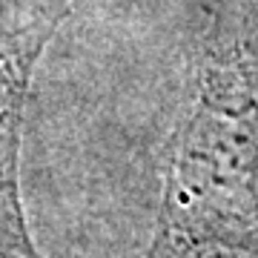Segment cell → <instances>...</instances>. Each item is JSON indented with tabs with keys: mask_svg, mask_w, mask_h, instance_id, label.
<instances>
[{
	"mask_svg": "<svg viewBox=\"0 0 258 258\" xmlns=\"http://www.w3.org/2000/svg\"><path fill=\"white\" fill-rule=\"evenodd\" d=\"M258 129L235 103L230 78L207 69L201 98L166 166V186L147 258H207L218 247H252V164Z\"/></svg>",
	"mask_w": 258,
	"mask_h": 258,
	"instance_id": "obj_1",
	"label": "cell"
},
{
	"mask_svg": "<svg viewBox=\"0 0 258 258\" xmlns=\"http://www.w3.org/2000/svg\"><path fill=\"white\" fill-rule=\"evenodd\" d=\"M43 43V29L23 32L9 43H0V258H40L23 218L18 158L23 101Z\"/></svg>",
	"mask_w": 258,
	"mask_h": 258,
	"instance_id": "obj_2",
	"label": "cell"
}]
</instances>
